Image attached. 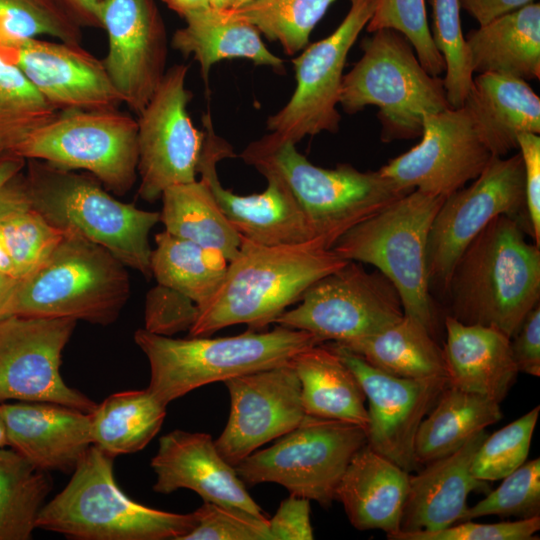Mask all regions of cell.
Returning <instances> with one entry per match:
<instances>
[{
  "mask_svg": "<svg viewBox=\"0 0 540 540\" xmlns=\"http://www.w3.org/2000/svg\"><path fill=\"white\" fill-rule=\"evenodd\" d=\"M187 72L184 64L168 68L138 114V194L148 202L161 198L169 187L196 180L205 133L194 127L187 111Z\"/></svg>",
  "mask_w": 540,
  "mask_h": 540,
  "instance_id": "9a60e30c",
  "label": "cell"
},
{
  "mask_svg": "<svg viewBox=\"0 0 540 540\" xmlns=\"http://www.w3.org/2000/svg\"><path fill=\"white\" fill-rule=\"evenodd\" d=\"M150 267L158 284L191 298L197 306L207 302L221 283L228 259L214 248L162 231L155 236Z\"/></svg>",
  "mask_w": 540,
  "mask_h": 540,
  "instance_id": "d590c367",
  "label": "cell"
},
{
  "mask_svg": "<svg viewBox=\"0 0 540 540\" xmlns=\"http://www.w3.org/2000/svg\"><path fill=\"white\" fill-rule=\"evenodd\" d=\"M57 112L16 66L0 57V159L14 156L24 139Z\"/></svg>",
  "mask_w": 540,
  "mask_h": 540,
  "instance_id": "f35d334b",
  "label": "cell"
},
{
  "mask_svg": "<svg viewBox=\"0 0 540 540\" xmlns=\"http://www.w3.org/2000/svg\"><path fill=\"white\" fill-rule=\"evenodd\" d=\"M540 529V515L516 521L484 524L461 521L436 531L402 532L388 536L391 540H531Z\"/></svg>",
  "mask_w": 540,
  "mask_h": 540,
  "instance_id": "bcb514c9",
  "label": "cell"
},
{
  "mask_svg": "<svg viewBox=\"0 0 540 540\" xmlns=\"http://www.w3.org/2000/svg\"><path fill=\"white\" fill-rule=\"evenodd\" d=\"M502 480L485 498L468 507L463 521L490 515L520 519L540 515L539 457L525 461Z\"/></svg>",
  "mask_w": 540,
  "mask_h": 540,
  "instance_id": "ee69618b",
  "label": "cell"
},
{
  "mask_svg": "<svg viewBox=\"0 0 540 540\" xmlns=\"http://www.w3.org/2000/svg\"><path fill=\"white\" fill-rule=\"evenodd\" d=\"M473 74L540 78V4L505 13L465 36Z\"/></svg>",
  "mask_w": 540,
  "mask_h": 540,
  "instance_id": "f1b7e54d",
  "label": "cell"
},
{
  "mask_svg": "<svg viewBox=\"0 0 540 540\" xmlns=\"http://www.w3.org/2000/svg\"><path fill=\"white\" fill-rule=\"evenodd\" d=\"M444 326L442 351L448 386L500 403L519 373L510 338L496 328L464 324L450 315Z\"/></svg>",
  "mask_w": 540,
  "mask_h": 540,
  "instance_id": "484cf974",
  "label": "cell"
},
{
  "mask_svg": "<svg viewBox=\"0 0 540 540\" xmlns=\"http://www.w3.org/2000/svg\"><path fill=\"white\" fill-rule=\"evenodd\" d=\"M291 363L300 382L305 415L354 424L367 431L364 392L353 372L328 344L301 351Z\"/></svg>",
  "mask_w": 540,
  "mask_h": 540,
  "instance_id": "f546056e",
  "label": "cell"
},
{
  "mask_svg": "<svg viewBox=\"0 0 540 540\" xmlns=\"http://www.w3.org/2000/svg\"><path fill=\"white\" fill-rule=\"evenodd\" d=\"M169 9L176 12L179 16L195 12L210 6L209 0H162Z\"/></svg>",
  "mask_w": 540,
  "mask_h": 540,
  "instance_id": "11a10c76",
  "label": "cell"
},
{
  "mask_svg": "<svg viewBox=\"0 0 540 540\" xmlns=\"http://www.w3.org/2000/svg\"><path fill=\"white\" fill-rule=\"evenodd\" d=\"M420 137L379 169L404 189L446 198L477 178L493 156L464 106L425 114Z\"/></svg>",
  "mask_w": 540,
  "mask_h": 540,
  "instance_id": "e0dca14e",
  "label": "cell"
},
{
  "mask_svg": "<svg viewBox=\"0 0 540 540\" xmlns=\"http://www.w3.org/2000/svg\"><path fill=\"white\" fill-rule=\"evenodd\" d=\"M14 156L84 170L108 191L124 195L138 176L137 120L118 109L58 111L24 139Z\"/></svg>",
  "mask_w": 540,
  "mask_h": 540,
  "instance_id": "30bf717a",
  "label": "cell"
},
{
  "mask_svg": "<svg viewBox=\"0 0 540 540\" xmlns=\"http://www.w3.org/2000/svg\"><path fill=\"white\" fill-rule=\"evenodd\" d=\"M461 9L483 25L534 0H459Z\"/></svg>",
  "mask_w": 540,
  "mask_h": 540,
  "instance_id": "816d5d0a",
  "label": "cell"
},
{
  "mask_svg": "<svg viewBox=\"0 0 540 540\" xmlns=\"http://www.w3.org/2000/svg\"><path fill=\"white\" fill-rule=\"evenodd\" d=\"M19 279L0 274V319L8 316V308Z\"/></svg>",
  "mask_w": 540,
  "mask_h": 540,
  "instance_id": "db71d44e",
  "label": "cell"
},
{
  "mask_svg": "<svg viewBox=\"0 0 540 540\" xmlns=\"http://www.w3.org/2000/svg\"><path fill=\"white\" fill-rule=\"evenodd\" d=\"M346 263L318 238L267 246L242 237L218 288L198 306L189 336H210L235 324L263 329L299 302L313 283Z\"/></svg>",
  "mask_w": 540,
  "mask_h": 540,
  "instance_id": "6da1fadb",
  "label": "cell"
},
{
  "mask_svg": "<svg viewBox=\"0 0 540 540\" xmlns=\"http://www.w3.org/2000/svg\"><path fill=\"white\" fill-rule=\"evenodd\" d=\"M463 106L493 156L504 157L516 149L521 133H540V98L523 79L477 74Z\"/></svg>",
  "mask_w": 540,
  "mask_h": 540,
  "instance_id": "83f0119b",
  "label": "cell"
},
{
  "mask_svg": "<svg viewBox=\"0 0 540 540\" xmlns=\"http://www.w3.org/2000/svg\"><path fill=\"white\" fill-rule=\"evenodd\" d=\"M487 435L485 430L476 433L453 453L410 476L399 531H436L463 521L469 494L488 487L471 473L475 454Z\"/></svg>",
  "mask_w": 540,
  "mask_h": 540,
  "instance_id": "d4e9b609",
  "label": "cell"
},
{
  "mask_svg": "<svg viewBox=\"0 0 540 540\" xmlns=\"http://www.w3.org/2000/svg\"><path fill=\"white\" fill-rule=\"evenodd\" d=\"M240 158L264 177H278L291 191L313 237L331 249L348 230L412 190L380 171H359L349 164L326 169L300 154L295 143L271 132L252 141Z\"/></svg>",
  "mask_w": 540,
  "mask_h": 540,
  "instance_id": "3957f363",
  "label": "cell"
},
{
  "mask_svg": "<svg viewBox=\"0 0 540 540\" xmlns=\"http://www.w3.org/2000/svg\"><path fill=\"white\" fill-rule=\"evenodd\" d=\"M540 407L487 435L471 465L472 475L482 481L500 480L520 467L529 454Z\"/></svg>",
  "mask_w": 540,
  "mask_h": 540,
  "instance_id": "7bdbcfd3",
  "label": "cell"
},
{
  "mask_svg": "<svg viewBox=\"0 0 540 540\" xmlns=\"http://www.w3.org/2000/svg\"><path fill=\"white\" fill-rule=\"evenodd\" d=\"M0 57L16 66L57 111L118 109L123 104L102 60L80 44L0 38Z\"/></svg>",
  "mask_w": 540,
  "mask_h": 540,
  "instance_id": "44dd1931",
  "label": "cell"
},
{
  "mask_svg": "<svg viewBox=\"0 0 540 540\" xmlns=\"http://www.w3.org/2000/svg\"><path fill=\"white\" fill-rule=\"evenodd\" d=\"M134 341L149 362L147 388L165 405L201 386L286 363L321 344L306 331L280 325L266 332L185 339L142 328L135 332Z\"/></svg>",
  "mask_w": 540,
  "mask_h": 540,
  "instance_id": "277c9868",
  "label": "cell"
},
{
  "mask_svg": "<svg viewBox=\"0 0 540 540\" xmlns=\"http://www.w3.org/2000/svg\"><path fill=\"white\" fill-rule=\"evenodd\" d=\"M361 48V58L343 76L339 104L348 114L378 107L383 142L420 137L425 114L451 107L443 78L423 68L401 33L374 31Z\"/></svg>",
  "mask_w": 540,
  "mask_h": 540,
  "instance_id": "ba28073f",
  "label": "cell"
},
{
  "mask_svg": "<svg viewBox=\"0 0 540 540\" xmlns=\"http://www.w3.org/2000/svg\"><path fill=\"white\" fill-rule=\"evenodd\" d=\"M52 488L47 471L13 448H0V540L31 538Z\"/></svg>",
  "mask_w": 540,
  "mask_h": 540,
  "instance_id": "8d00e7d4",
  "label": "cell"
},
{
  "mask_svg": "<svg viewBox=\"0 0 540 540\" xmlns=\"http://www.w3.org/2000/svg\"><path fill=\"white\" fill-rule=\"evenodd\" d=\"M339 344L397 377L446 378L442 348L419 320L405 314L373 335Z\"/></svg>",
  "mask_w": 540,
  "mask_h": 540,
  "instance_id": "d6a6232c",
  "label": "cell"
},
{
  "mask_svg": "<svg viewBox=\"0 0 540 540\" xmlns=\"http://www.w3.org/2000/svg\"><path fill=\"white\" fill-rule=\"evenodd\" d=\"M0 405L8 446L41 470L73 472L92 446L89 413L48 402Z\"/></svg>",
  "mask_w": 540,
  "mask_h": 540,
  "instance_id": "cb8c5ba5",
  "label": "cell"
},
{
  "mask_svg": "<svg viewBox=\"0 0 540 540\" xmlns=\"http://www.w3.org/2000/svg\"><path fill=\"white\" fill-rule=\"evenodd\" d=\"M195 511L197 523L181 540H270L267 517L212 502Z\"/></svg>",
  "mask_w": 540,
  "mask_h": 540,
  "instance_id": "f6af8a7d",
  "label": "cell"
},
{
  "mask_svg": "<svg viewBox=\"0 0 540 540\" xmlns=\"http://www.w3.org/2000/svg\"><path fill=\"white\" fill-rule=\"evenodd\" d=\"M334 0H252L225 9L253 25L269 40L279 41L288 55L307 47L309 36Z\"/></svg>",
  "mask_w": 540,
  "mask_h": 540,
  "instance_id": "74e56055",
  "label": "cell"
},
{
  "mask_svg": "<svg viewBox=\"0 0 540 540\" xmlns=\"http://www.w3.org/2000/svg\"><path fill=\"white\" fill-rule=\"evenodd\" d=\"M236 0H209V4L215 9H230L233 8Z\"/></svg>",
  "mask_w": 540,
  "mask_h": 540,
  "instance_id": "6f0895ef",
  "label": "cell"
},
{
  "mask_svg": "<svg viewBox=\"0 0 540 540\" xmlns=\"http://www.w3.org/2000/svg\"><path fill=\"white\" fill-rule=\"evenodd\" d=\"M524 167L525 205L530 235L540 246V137L535 133L517 136Z\"/></svg>",
  "mask_w": 540,
  "mask_h": 540,
  "instance_id": "c3c4849f",
  "label": "cell"
},
{
  "mask_svg": "<svg viewBox=\"0 0 540 540\" xmlns=\"http://www.w3.org/2000/svg\"><path fill=\"white\" fill-rule=\"evenodd\" d=\"M150 465L156 476L153 490L157 493L189 489L204 502L266 517L248 493L235 467L221 456L215 441L207 433L173 430L163 435Z\"/></svg>",
  "mask_w": 540,
  "mask_h": 540,
  "instance_id": "603a6c76",
  "label": "cell"
},
{
  "mask_svg": "<svg viewBox=\"0 0 540 540\" xmlns=\"http://www.w3.org/2000/svg\"><path fill=\"white\" fill-rule=\"evenodd\" d=\"M29 198L52 226L101 245L122 264L151 276L149 234L160 213L113 197L92 175L28 160Z\"/></svg>",
  "mask_w": 540,
  "mask_h": 540,
  "instance_id": "8992f818",
  "label": "cell"
},
{
  "mask_svg": "<svg viewBox=\"0 0 540 540\" xmlns=\"http://www.w3.org/2000/svg\"><path fill=\"white\" fill-rule=\"evenodd\" d=\"M508 215L528 227L520 153L492 156L467 187L447 196L432 222L426 249L429 287L447 292L452 270L474 237L495 217Z\"/></svg>",
  "mask_w": 540,
  "mask_h": 540,
  "instance_id": "4fadbf2b",
  "label": "cell"
},
{
  "mask_svg": "<svg viewBox=\"0 0 540 540\" xmlns=\"http://www.w3.org/2000/svg\"><path fill=\"white\" fill-rule=\"evenodd\" d=\"M375 3L350 0L349 11L335 31L292 60L296 89L288 103L268 118V130L295 144L305 136L338 131L337 105L347 55L372 17Z\"/></svg>",
  "mask_w": 540,
  "mask_h": 540,
  "instance_id": "5bb4252c",
  "label": "cell"
},
{
  "mask_svg": "<svg viewBox=\"0 0 540 540\" xmlns=\"http://www.w3.org/2000/svg\"><path fill=\"white\" fill-rule=\"evenodd\" d=\"M445 197L412 190L343 234L332 250L343 260L366 263L396 288L404 314L434 336L436 313L427 275L432 222Z\"/></svg>",
  "mask_w": 540,
  "mask_h": 540,
  "instance_id": "9c48e42d",
  "label": "cell"
},
{
  "mask_svg": "<svg viewBox=\"0 0 540 540\" xmlns=\"http://www.w3.org/2000/svg\"><path fill=\"white\" fill-rule=\"evenodd\" d=\"M8 446L4 417L0 405V448Z\"/></svg>",
  "mask_w": 540,
  "mask_h": 540,
  "instance_id": "680465c9",
  "label": "cell"
},
{
  "mask_svg": "<svg viewBox=\"0 0 540 540\" xmlns=\"http://www.w3.org/2000/svg\"><path fill=\"white\" fill-rule=\"evenodd\" d=\"M434 44L445 62L444 88L452 108L463 106L473 71L461 29L459 0H432Z\"/></svg>",
  "mask_w": 540,
  "mask_h": 540,
  "instance_id": "60d3db41",
  "label": "cell"
},
{
  "mask_svg": "<svg viewBox=\"0 0 540 540\" xmlns=\"http://www.w3.org/2000/svg\"><path fill=\"white\" fill-rule=\"evenodd\" d=\"M0 274L20 279V274L0 239Z\"/></svg>",
  "mask_w": 540,
  "mask_h": 540,
  "instance_id": "9f6ffc18",
  "label": "cell"
},
{
  "mask_svg": "<svg viewBox=\"0 0 540 540\" xmlns=\"http://www.w3.org/2000/svg\"><path fill=\"white\" fill-rule=\"evenodd\" d=\"M270 540H312L310 500L290 495L268 520Z\"/></svg>",
  "mask_w": 540,
  "mask_h": 540,
  "instance_id": "681fc988",
  "label": "cell"
},
{
  "mask_svg": "<svg viewBox=\"0 0 540 540\" xmlns=\"http://www.w3.org/2000/svg\"><path fill=\"white\" fill-rule=\"evenodd\" d=\"M51 36L80 44L82 27L57 0H0V38Z\"/></svg>",
  "mask_w": 540,
  "mask_h": 540,
  "instance_id": "ab89813d",
  "label": "cell"
},
{
  "mask_svg": "<svg viewBox=\"0 0 540 540\" xmlns=\"http://www.w3.org/2000/svg\"><path fill=\"white\" fill-rule=\"evenodd\" d=\"M197 315L198 306L191 298L157 283L146 295L144 329L154 334L172 336L189 331Z\"/></svg>",
  "mask_w": 540,
  "mask_h": 540,
  "instance_id": "7dc6e473",
  "label": "cell"
},
{
  "mask_svg": "<svg viewBox=\"0 0 540 540\" xmlns=\"http://www.w3.org/2000/svg\"><path fill=\"white\" fill-rule=\"evenodd\" d=\"M183 18L185 26L175 31L171 46L184 56H194L206 82L211 66L225 59L245 58L256 65L284 70L283 60L267 49L260 32L225 9L209 6Z\"/></svg>",
  "mask_w": 540,
  "mask_h": 540,
  "instance_id": "4dcf8cb0",
  "label": "cell"
},
{
  "mask_svg": "<svg viewBox=\"0 0 540 540\" xmlns=\"http://www.w3.org/2000/svg\"><path fill=\"white\" fill-rule=\"evenodd\" d=\"M114 457L92 445L64 489L40 510L36 528L79 540H181L196 511L172 513L130 499L117 485Z\"/></svg>",
  "mask_w": 540,
  "mask_h": 540,
  "instance_id": "5b68a950",
  "label": "cell"
},
{
  "mask_svg": "<svg viewBox=\"0 0 540 540\" xmlns=\"http://www.w3.org/2000/svg\"><path fill=\"white\" fill-rule=\"evenodd\" d=\"M2 177H3V163H2V160L0 159V184L2 181Z\"/></svg>",
  "mask_w": 540,
  "mask_h": 540,
  "instance_id": "94428289",
  "label": "cell"
},
{
  "mask_svg": "<svg viewBox=\"0 0 540 540\" xmlns=\"http://www.w3.org/2000/svg\"><path fill=\"white\" fill-rule=\"evenodd\" d=\"M83 28H101L99 12L102 0H57Z\"/></svg>",
  "mask_w": 540,
  "mask_h": 540,
  "instance_id": "f5cc1de1",
  "label": "cell"
},
{
  "mask_svg": "<svg viewBox=\"0 0 540 540\" xmlns=\"http://www.w3.org/2000/svg\"><path fill=\"white\" fill-rule=\"evenodd\" d=\"M369 33L392 29L412 45L423 68L432 76L445 72V62L436 48L427 21L425 0H376L366 25Z\"/></svg>",
  "mask_w": 540,
  "mask_h": 540,
  "instance_id": "b9f144b4",
  "label": "cell"
},
{
  "mask_svg": "<svg viewBox=\"0 0 540 540\" xmlns=\"http://www.w3.org/2000/svg\"><path fill=\"white\" fill-rule=\"evenodd\" d=\"M230 413L224 430L214 440L232 466L262 445L296 428L305 412L301 386L291 360L224 381Z\"/></svg>",
  "mask_w": 540,
  "mask_h": 540,
  "instance_id": "ffe728a7",
  "label": "cell"
},
{
  "mask_svg": "<svg viewBox=\"0 0 540 540\" xmlns=\"http://www.w3.org/2000/svg\"><path fill=\"white\" fill-rule=\"evenodd\" d=\"M366 443V431L357 425L305 415L296 428L251 453L235 470L247 485L276 483L290 495L327 507L351 458Z\"/></svg>",
  "mask_w": 540,
  "mask_h": 540,
  "instance_id": "8fae6325",
  "label": "cell"
},
{
  "mask_svg": "<svg viewBox=\"0 0 540 540\" xmlns=\"http://www.w3.org/2000/svg\"><path fill=\"white\" fill-rule=\"evenodd\" d=\"M526 231L522 220L500 215L474 237L452 270L448 315L514 336L540 303V246Z\"/></svg>",
  "mask_w": 540,
  "mask_h": 540,
  "instance_id": "7a4b0ae2",
  "label": "cell"
},
{
  "mask_svg": "<svg viewBox=\"0 0 540 540\" xmlns=\"http://www.w3.org/2000/svg\"><path fill=\"white\" fill-rule=\"evenodd\" d=\"M251 1L252 0H236L233 8L241 7V6L247 4V3L251 2Z\"/></svg>",
  "mask_w": 540,
  "mask_h": 540,
  "instance_id": "91938a15",
  "label": "cell"
},
{
  "mask_svg": "<svg viewBox=\"0 0 540 540\" xmlns=\"http://www.w3.org/2000/svg\"><path fill=\"white\" fill-rule=\"evenodd\" d=\"M300 303L283 312L275 324L306 331L321 343H345L373 335L400 320V296L380 271L347 261L313 283Z\"/></svg>",
  "mask_w": 540,
  "mask_h": 540,
  "instance_id": "7c38bea8",
  "label": "cell"
},
{
  "mask_svg": "<svg viewBox=\"0 0 540 540\" xmlns=\"http://www.w3.org/2000/svg\"><path fill=\"white\" fill-rule=\"evenodd\" d=\"M161 199L160 221L165 231L217 249L228 261L235 258L242 236L223 214L206 180L169 187Z\"/></svg>",
  "mask_w": 540,
  "mask_h": 540,
  "instance_id": "836d02e7",
  "label": "cell"
},
{
  "mask_svg": "<svg viewBox=\"0 0 540 540\" xmlns=\"http://www.w3.org/2000/svg\"><path fill=\"white\" fill-rule=\"evenodd\" d=\"M500 403L447 386L421 421L414 443L419 466L449 455L502 418Z\"/></svg>",
  "mask_w": 540,
  "mask_h": 540,
  "instance_id": "1f68e13d",
  "label": "cell"
},
{
  "mask_svg": "<svg viewBox=\"0 0 540 540\" xmlns=\"http://www.w3.org/2000/svg\"><path fill=\"white\" fill-rule=\"evenodd\" d=\"M166 407L148 388L110 395L89 413L92 445L113 457L142 450L160 430Z\"/></svg>",
  "mask_w": 540,
  "mask_h": 540,
  "instance_id": "e575fe53",
  "label": "cell"
},
{
  "mask_svg": "<svg viewBox=\"0 0 540 540\" xmlns=\"http://www.w3.org/2000/svg\"><path fill=\"white\" fill-rule=\"evenodd\" d=\"M130 295L126 266L77 233H64L49 257L19 279L8 316L67 318L108 325Z\"/></svg>",
  "mask_w": 540,
  "mask_h": 540,
  "instance_id": "52a82bcc",
  "label": "cell"
},
{
  "mask_svg": "<svg viewBox=\"0 0 540 540\" xmlns=\"http://www.w3.org/2000/svg\"><path fill=\"white\" fill-rule=\"evenodd\" d=\"M202 121L205 137L197 173L209 184L220 209L238 233L267 246L313 239L302 208L278 177L265 176L267 187L259 194L238 195L221 185L216 165L235 155L232 147L215 134L210 115H203Z\"/></svg>",
  "mask_w": 540,
  "mask_h": 540,
  "instance_id": "7402d4cb",
  "label": "cell"
},
{
  "mask_svg": "<svg viewBox=\"0 0 540 540\" xmlns=\"http://www.w3.org/2000/svg\"><path fill=\"white\" fill-rule=\"evenodd\" d=\"M511 352L519 372L540 376V303L524 318L510 339Z\"/></svg>",
  "mask_w": 540,
  "mask_h": 540,
  "instance_id": "f907efd6",
  "label": "cell"
},
{
  "mask_svg": "<svg viewBox=\"0 0 540 540\" xmlns=\"http://www.w3.org/2000/svg\"><path fill=\"white\" fill-rule=\"evenodd\" d=\"M409 478V472L366 443L351 458L335 500L356 529H379L388 537L400 530Z\"/></svg>",
  "mask_w": 540,
  "mask_h": 540,
  "instance_id": "4316f807",
  "label": "cell"
},
{
  "mask_svg": "<svg viewBox=\"0 0 540 540\" xmlns=\"http://www.w3.org/2000/svg\"><path fill=\"white\" fill-rule=\"evenodd\" d=\"M99 18L108 41L105 70L123 104L138 115L167 70L163 18L155 0H102Z\"/></svg>",
  "mask_w": 540,
  "mask_h": 540,
  "instance_id": "d6986e66",
  "label": "cell"
},
{
  "mask_svg": "<svg viewBox=\"0 0 540 540\" xmlns=\"http://www.w3.org/2000/svg\"><path fill=\"white\" fill-rule=\"evenodd\" d=\"M328 345L353 372L368 400L367 444L405 471L418 470L415 436L421 421L448 386L447 378L397 377L339 343Z\"/></svg>",
  "mask_w": 540,
  "mask_h": 540,
  "instance_id": "ac0fdd59",
  "label": "cell"
},
{
  "mask_svg": "<svg viewBox=\"0 0 540 540\" xmlns=\"http://www.w3.org/2000/svg\"><path fill=\"white\" fill-rule=\"evenodd\" d=\"M76 322L9 315L0 319V403L48 402L91 413L96 403L63 380L62 352Z\"/></svg>",
  "mask_w": 540,
  "mask_h": 540,
  "instance_id": "2e32d148",
  "label": "cell"
}]
</instances>
